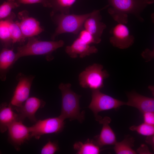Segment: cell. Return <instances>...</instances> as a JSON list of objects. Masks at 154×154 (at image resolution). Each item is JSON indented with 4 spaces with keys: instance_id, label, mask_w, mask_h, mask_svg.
Wrapping results in <instances>:
<instances>
[{
    "instance_id": "obj_1",
    "label": "cell",
    "mask_w": 154,
    "mask_h": 154,
    "mask_svg": "<svg viewBox=\"0 0 154 154\" xmlns=\"http://www.w3.org/2000/svg\"><path fill=\"white\" fill-rule=\"evenodd\" d=\"M108 12L118 23L127 24L128 14L134 15L141 21L143 19L140 14L148 5L153 4L154 0H108Z\"/></svg>"
},
{
    "instance_id": "obj_2",
    "label": "cell",
    "mask_w": 154,
    "mask_h": 154,
    "mask_svg": "<svg viewBox=\"0 0 154 154\" xmlns=\"http://www.w3.org/2000/svg\"><path fill=\"white\" fill-rule=\"evenodd\" d=\"M70 83H61L59 86L62 94L61 113L59 116L65 119L77 120L82 123L85 119L84 111H80V99L81 96L78 95L71 89Z\"/></svg>"
},
{
    "instance_id": "obj_3",
    "label": "cell",
    "mask_w": 154,
    "mask_h": 154,
    "mask_svg": "<svg viewBox=\"0 0 154 154\" xmlns=\"http://www.w3.org/2000/svg\"><path fill=\"white\" fill-rule=\"evenodd\" d=\"M26 44L19 47L16 53L17 61L21 57L31 55H46L47 60L53 58L52 52L63 46L64 44L62 40L58 41H42L35 37L29 38Z\"/></svg>"
},
{
    "instance_id": "obj_4",
    "label": "cell",
    "mask_w": 154,
    "mask_h": 154,
    "mask_svg": "<svg viewBox=\"0 0 154 154\" xmlns=\"http://www.w3.org/2000/svg\"><path fill=\"white\" fill-rule=\"evenodd\" d=\"M91 14V12L82 15L60 13L50 14L52 20L57 25L51 39L54 40L58 36L65 33L78 34L84 29V22Z\"/></svg>"
},
{
    "instance_id": "obj_5",
    "label": "cell",
    "mask_w": 154,
    "mask_h": 154,
    "mask_svg": "<svg viewBox=\"0 0 154 154\" xmlns=\"http://www.w3.org/2000/svg\"><path fill=\"white\" fill-rule=\"evenodd\" d=\"M103 69L102 65L97 63L86 68L79 75V83L81 86L92 90H100L104 86V80L109 76L107 71Z\"/></svg>"
},
{
    "instance_id": "obj_6",
    "label": "cell",
    "mask_w": 154,
    "mask_h": 154,
    "mask_svg": "<svg viewBox=\"0 0 154 154\" xmlns=\"http://www.w3.org/2000/svg\"><path fill=\"white\" fill-rule=\"evenodd\" d=\"M92 100L88 108L92 111L96 120L99 121L102 117L98 115L102 111L117 109L126 105V102L101 92L100 90H92Z\"/></svg>"
},
{
    "instance_id": "obj_7",
    "label": "cell",
    "mask_w": 154,
    "mask_h": 154,
    "mask_svg": "<svg viewBox=\"0 0 154 154\" xmlns=\"http://www.w3.org/2000/svg\"><path fill=\"white\" fill-rule=\"evenodd\" d=\"M64 121L59 116L37 121L29 127L31 137L38 139L44 135L61 132L64 128Z\"/></svg>"
},
{
    "instance_id": "obj_8",
    "label": "cell",
    "mask_w": 154,
    "mask_h": 154,
    "mask_svg": "<svg viewBox=\"0 0 154 154\" xmlns=\"http://www.w3.org/2000/svg\"><path fill=\"white\" fill-rule=\"evenodd\" d=\"M17 78L18 83L9 104L13 109L21 106L29 97L35 76L20 73L17 75Z\"/></svg>"
},
{
    "instance_id": "obj_9",
    "label": "cell",
    "mask_w": 154,
    "mask_h": 154,
    "mask_svg": "<svg viewBox=\"0 0 154 154\" xmlns=\"http://www.w3.org/2000/svg\"><path fill=\"white\" fill-rule=\"evenodd\" d=\"M8 140L17 150L20 146L29 140L31 136L29 127L25 125L21 121H14L8 127Z\"/></svg>"
},
{
    "instance_id": "obj_10",
    "label": "cell",
    "mask_w": 154,
    "mask_h": 154,
    "mask_svg": "<svg viewBox=\"0 0 154 154\" xmlns=\"http://www.w3.org/2000/svg\"><path fill=\"white\" fill-rule=\"evenodd\" d=\"M111 36L109 39L111 44L120 49H125L131 46L135 38L131 35L128 27L125 24L118 23L110 31Z\"/></svg>"
},
{
    "instance_id": "obj_11",
    "label": "cell",
    "mask_w": 154,
    "mask_h": 154,
    "mask_svg": "<svg viewBox=\"0 0 154 154\" xmlns=\"http://www.w3.org/2000/svg\"><path fill=\"white\" fill-rule=\"evenodd\" d=\"M45 102L35 97H29L21 107L13 109L18 112L19 121H23L27 118L32 122L37 121L35 114L40 108L44 107Z\"/></svg>"
},
{
    "instance_id": "obj_12",
    "label": "cell",
    "mask_w": 154,
    "mask_h": 154,
    "mask_svg": "<svg viewBox=\"0 0 154 154\" xmlns=\"http://www.w3.org/2000/svg\"><path fill=\"white\" fill-rule=\"evenodd\" d=\"M18 16L20 19L18 22L20 29L25 39L35 37L44 31L39 22L34 18L29 17L27 11L19 12Z\"/></svg>"
},
{
    "instance_id": "obj_13",
    "label": "cell",
    "mask_w": 154,
    "mask_h": 154,
    "mask_svg": "<svg viewBox=\"0 0 154 154\" xmlns=\"http://www.w3.org/2000/svg\"><path fill=\"white\" fill-rule=\"evenodd\" d=\"M109 6L108 5L100 10L93 11L84 23V29L91 33L99 43L101 41V37L103 32L106 27V25L101 21L100 11Z\"/></svg>"
},
{
    "instance_id": "obj_14",
    "label": "cell",
    "mask_w": 154,
    "mask_h": 154,
    "mask_svg": "<svg viewBox=\"0 0 154 154\" xmlns=\"http://www.w3.org/2000/svg\"><path fill=\"white\" fill-rule=\"evenodd\" d=\"M111 119L105 116L99 121L102 124V127L100 134L95 136L93 140L100 148L106 145H114L117 142L116 135L109 124Z\"/></svg>"
},
{
    "instance_id": "obj_15",
    "label": "cell",
    "mask_w": 154,
    "mask_h": 154,
    "mask_svg": "<svg viewBox=\"0 0 154 154\" xmlns=\"http://www.w3.org/2000/svg\"><path fill=\"white\" fill-rule=\"evenodd\" d=\"M128 101L126 105L137 108L142 113L154 112V99L141 95L135 91L127 94Z\"/></svg>"
},
{
    "instance_id": "obj_16",
    "label": "cell",
    "mask_w": 154,
    "mask_h": 154,
    "mask_svg": "<svg viewBox=\"0 0 154 154\" xmlns=\"http://www.w3.org/2000/svg\"><path fill=\"white\" fill-rule=\"evenodd\" d=\"M65 51L72 58H76L79 56L81 58H83L92 54L97 53L98 49L94 46H91L85 43L78 37L71 45L66 47Z\"/></svg>"
},
{
    "instance_id": "obj_17",
    "label": "cell",
    "mask_w": 154,
    "mask_h": 154,
    "mask_svg": "<svg viewBox=\"0 0 154 154\" xmlns=\"http://www.w3.org/2000/svg\"><path fill=\"white\" fill-rule=\"evenodd\" d=\"M9 104L4 102L0 105V132L4 133L15 121L19 120L18 114L13 111Z\"/></svg>"
},
{
    "instance_id": "obj_18",
    "label": "cell",
    "mask_w": 154,
    "mask_h": 154,
    "mask_svg": "<svg viewBox=\"0 0 154 154\" xmlns=\"http://www.w3.org/2000/svg\"><path fill=\"white\" fill-rule=\"evenodd\" d=\"M17 61L16 53L13 49L3 48L0 53V78L3 81L6 78L8 71Z\"/></svg>"
},
{
    "instance_id": "obj_19",
    "label": "cell",
    "mask_w": 154,
    "mask_h": 154,
    "mask_svg": "<svg viewBox=\"0 0 154 154\" xmlns=\"http://www.w3.org/2000/svg\"><path fill=\"white\" fill-rule=\"evenodd\" d=\"M15 17V14L11 13L6 19L8 24L12 42L22 43L26 39L23 35L18 21H14Z\"/></svg>"
},
{
    "instance_id": "obj_20",
    "label": "cell",
    "mask_w": 154,
    "mask_h": 154,
    "mask_svg": "<svg viewBox=\"0 0 154 154\" xmlns=\"http://www.w3.org/2000/svg\"><path fill=\"white\" fill-rule=\"evenodd\" d=\"M73 148L77 154H98L101 151L100 148L94 143L93 139H89L84 143L81 141L76 142Z\"/></svg>"
},
{
    "instance_id": "obj_21",
    "label": "cell",
    "mask_w": 154,
    "mask_h": 154,
    "mask_svg": "<svg viewBox=\"0 0 154 154\" xmlns=\"http://www.w3.org/2000/svg\"><path fill=\"white\" fill-rule=\"evenodd\" d=\"M135 140L133 137L127 135L121 141L116 142L114 147L117 154H135L137 152L132 149L134 145Z\"/></svg>"
},
{
    "instance_id": "obj_22",
    "label": "cell",
    "mask_w": 154,
    "mask_h": 154,
    "mask_svg": "<svg viewBox=\"0 0 154 154\" xmlns=\"http://www.w3.org/2000/svg\"><path fill=\"white\" fill-rule=\"evenodd\" d=\"M76 0H49L50 8L52 9L50 14H69L70 9Z\"/></svg>"
},
{
    "instance_id": "obj_23",
    "label": "cell",
    "mask_w": 154,
    "mask_h": 154,
    "mask_svg": "<svg viewBox=\"0 0 154 154\" xmlns=\"http://www.w3.org/2000/svg\"><path fill=\"white\" fill-rule=\"evenodd\" d=\"M19 4L15 0H7L0 5V20L7 17L11 11L17 7Z\"/></svg>"
},
{
    "instance_id": "obj_24",
    "label": "cell",
    "mask_w": 154,
    "mask_h": 154,
    "mask_svg": "<svg viewBox=\"0 0 154 154\" xmlns=\"http://www.w3.org/2000/svg\"><path fill=\"white\" fill-rule=\"evenodd\" d=\"M129 129L136 131L139 134L143 136H148L154 134V126L144 122L137 125H132L129 127Z\"/></svg>"
},
{
    "instance_id": "obj_25",
    "label": "cell",
    "mask_w": 154,
    "mask_h": 154,
    "mask_svg": "<svg viewBox=\"0 0 154 154\" xmlns=\"http://www.w3.org/2000/svg\"><path fill=\"white\" fill-rule=\"evenodd\" d=\"M0 39L7 45L12 42L8 24L6 20H0Z\"/></svg>"
},
{
    "instance_id": "obj_26",
    "label": "cell",
    "mask_w": 154,
    "mask_h": 154,
    "mask_svg": "<svg viewBox=\"0 0 154 154\" xmlns=\"http://www.w3.org/2000/svg\"><path fill=\"white\" fill-rule=\"evenodd\" d=\"M79 33L78 38L85 43L90 45L92 43L98 44L99 42L89 32L83 29Z\"/></svg>"
},
{
    "instance_id": "obj_27",
    "label": "cell",
    "mask_w": 154,
    "mask_h": 154,
    "mask_svg": "<svg viewBox=\"0 0 154 154\" xmlns=\"http://www.w3.org/2000/svg\"><path fill=\"white\" fill-rule=\"evenodd\" d=\"M59 149L58 145L55 141H51L49 140L41 149V154H54Z\"/></svg>"
},
{
    "instance_id": "obj_28",
    "label": "cell",
    "mask_w": 154,
    "mask_h": 154,
    "mask_svg": "<svg viewBox=\"0 0 154 154\" xmlns=\"http://www.w3.org/2000/svg\"><path fill=\"white\" fill-rule=\"evenodd\" d=\"M17 2L19 4L40 3L45 7L50 8L49 0H17Z\"/></svg>"
},
{
    "instance_id": "obj_29",
    "label": "cell",
    "mask_w": 154,
    "mask_h": 154,
    "mask_svg": "<svg viewBox=\"0 0 154 154\" xmlns=\"http://www.w3.org/2000/svg\"><path fill=\"white\" fill-rule=\"evenodd\" d=\"M144 123L148 124L154 125V112H147L143 113Z\"/></svg>"
},
{
    "instance_id": "obj_30",
    "label": "cell",
    "mask_w": 154,
    "mask_h": 154,
    "mask_svg": "<svg viewBox=\"0 0 154 154\" xmlns=\"http://www.w3.org/2000/svg\"><path fill=\"white\" fill-rule=\"evenodd\" d=\"M146 142L151 145L154 149V135L147 136L146 139Z\"/></svg>"
}]
</instances>
